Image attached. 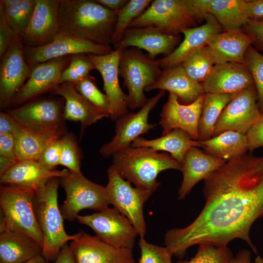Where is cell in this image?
I'll return each instance as SVG.
<instances>
[{"label": "cell", "mask_w": 263, "mask_h": 263, "mask_svg": "<svg viewBox=\"0 0 263 263\" xmlns=\"http://www.w3.org/2000/svg\"><path fill=\"white\" fill-rule=\"evenodd\" d=\"M203 193L205 204L196 218L165 234L172 254L181 259L192 245L227 246L240 239L257 255L250 232L263 217V155L245 153L226 161L204 180Z\"/></svg>", "instance_id": "cell-1"}, {"label": "cell", "mask_w": 263, "mask_h": 263, "mask_svg": "<svg viewBox=\"0 0 263 263\" xmlns=\"http://www.w3.org/2000/svg\"><path fill=\"white\" fill-rule=\"evenodd\" d=\"M117 12L95 0H61L58 9L60 29L95 44L111 46Z\"/></svg>", "instance_id": "cell-2"}, {"label": "cell", "mask_w": 263, "mask_h": 263, "mask_svg": "<svg viewBox=\"0 0 263 263\" xmlns=\"http://www.w3.org/2000/svg\"><path fill=\"white\" fill-rule=\"evenodd\" d=\"M113 165L124 179L136 187L154 192L160 186L156 179L162 171L181 170V164L167 153H158L149 147L131 146L113 155Z\"/></svg>", "instance_id": "cell-3"}, {"label": "cell", "mask_w": 263, "mask_h": 263, "mask_svg": "<svg viewBox=\"0 0 263 263\" xmlns=\"http://www.w3.org/2000/svg\"><path fill=\"white\" fill-rule=\"evenodd\" d=\"M59 177L50 179L35 190L34 207L36 219L43 237L42 255L48 261L56 259L62 247L76 237L68 235L58 205Z\"/></svg>", "instance_id": "cell-4"}, {"label": "cell", "mask_w": 263, "mask_h": 263, "mask_svg": "<svg viewBox=\"0 0 263 263\" xmlns=\"http://www.w3.org/2000/svg\"><path fill=\"white\" fill-rule=\"evenodd\" d=\"M64 105L62 97H38L9 109L7 112L23 128L51 140L60 138L67 132Z\"/></svg>", "instance_id": "cell-5"}, {"label": "cell", "mask_w": 263, "mask_h": 263, "mask_svg": "<svg viewBox=\"0 0 263 263\" xmlns=\"http://www.w3.org/2000/svg\"><path fill=\"white\" fill-rule=\"evenodd\" d=\"M35 190L1 185L0 233L20 232L34 238L42 247L43 237L34 207Z\"/></svg>", "instance_id": "cell-6"}, {"label": "cell", "mask_w": 263, "mask_h": 263, "mask_svg": "<svg viewBox=\"0 0 263 263\" xmlns=\"http://www.w3.org/2000/svg\"><path fill=\"white\" fill-rule=\"evenodd\" d=\"M162 69L156 59H152L141 50L125 48L119 64V75L128 90L127 105L134 110L142 107L148 101L145 89L153 84L161 75Z\"/></svg>", "instance_id": "cell-7"}, {"label": "cell", "mask_w": 263, "mask_h": 263, "mask_svg": "<svg viewBox=\"0 0 263 263\" xmlns=\"http://www.w3.org/2000/svg\"><path fill=\"white\" fill-rule=\"evenodd\" d=\"M60 184L66 193V199L60 207L64 219L74 221L84 209L99 211L109 207L106 187L89 180L81 172L68 170L60 178Z\"/></svg>", "instance_id": "cell-8"}, {"label": "cell", "mask_w": 263, "mask_h": 263, "mask_svg": "<svg viewBox=\"0 0 263 263\" xmlns=\"http://www.w3.org/2000/svg\"><path fill=\"white\" fill-rule=\"evenodd\" d=\"M108 181L106 187L109 205L126 216L137 230L139 237H144L147 228L144 206L151 195L150 191L132 187L112 165L107 169Z\"/></svg>", "instance_id": "cell-9"}, {"label": "cell", "mask_w": 263, "mask_h": 263, "mask_svg": "<svg viewBox=\"0 0 263 263\" xmlns=\"http://www.w3.org/2000/svg\"><path fill=\"white\" fill-rule=\"evenodd\" d=\"M196 25L187 0H154L128 28L151 26L164 34L178 35Z\"/></svg>", "instance_id": "cell-10"}, {"label": "cell", "mask_w": 263, "mask_h": 263, "mask_svg": "<svg viewBox=\"0 0 263 263\" xmlns=\"http://www.w3.org/2000/svg\"><path fill=\"white\" fill-rule=\"evenodd\" d=\"M79 223L91 227L103 241L118 248L132 249L138 232L130 220L114 207L78 215Z\"/></svg>", "instance_id": "cell-11"}, {"label": "cell", "mask_w": 263, "mask_h": 263, "mask_svg": "<svg viewBox=\"0 0 263 263\" xmlns=\"http://www.w3.org/2000/svg\"><path fill=\"white\" fill-rule=\"evenodd\" d=\"M257 100L254 84L234 94L219 117L212 137L228 131L246 134L262 114L257 104Z\"/></svg>", "instance_id": "cell-12"}, {"label": "cell", "mask_w": 263, "mask_h": 263, "mask_svg": "<svg viewBox=\"0 0 263 263\" xmlns=\"http://www.w3.org/2000/svg\"><path fill=\"white\" fill-rule=\"evenodd\" d=\"M165 91L159 90L136 113H128L116 120L115 134L113 139L104 144L100 149V154L105 157L131 146L132 142L142 134L154 128L156 124L148 122L149 115L159 100L165 95Z\"/></svg>", "instance_id": "cell-13"}, {"label": "cell", "mask_w": 263, "mask_h": 263, "mask_svg": "<svg viewBox=\"0 0 263 263\" xmlns=\"http://www.w3.org/2000/svg\"><path fill=\"white\" fill-rule=\"evenodd\" d=\"M23 45L21 36L17 35L0 59V110H5L11 106L15 95L30 76L31 68L23 57Z\"/></svg>", "instance_id": "cell-14"}, {"label": "cell", "mask_w": 263, "mask_h": 263, "mask_svg": "<svg viewBox=\"0 0 263 263\" xmlns=\"http://www.w3.org/2000/svg\"><path fill=\"white\" fill-rule=\"evenodd\" d=\"M111 46L95 44L61 31L51 42L38 47L23 45V55L30 66L61 56L75 54L104 55L111 53Z\"/></svg>", "instance_id": "cell-15"}, {"label": "cell", "mask_w": 263, "mask_h": 263, "mask_svg": "<svg viewBox=\"0 0 263 263\" xmlns=\"http://www.w3.org/2000/svg\"><path fill=\"white\" fill-rule=\"evenodd\" d=\"M72 55L31 66L30 76L15 95L11 105L18 107L47 92H53L61 83L62 73L69 66Z\"/></svg>", "instance_id": "cell-16"}, {"label": "cell", "mask_w": 263, "mask_h": 263, "mask_svg": "<svg viewBox=\"0 0 263 263\" xmlns=\"http://www.w3.org/2000/svg\"><path fill=\"white\" fill-rule=\"evenodd\" d=\"M69 247L75 263H136L132 249L114 247L82 230Z\"/></svg>", "instance_id": "cell-17"}, {"label": "cell", "mask_w": 263, "mask_h": 263, "mask_svg": "<svg viewBox=\"0 0 263 263\" xmlns=\"http://www.w3.org/2000/svg\"><path fill=\"white\" fill-rule=\"evenodd\" d=\"M123 49L115 48L108 54L96 55L87 54L94 63L95 69L100 74L110 106V116L116 120L128 113L127 94L122 91L119 82V64Z\"/></svg>", "instance_id": "cell-18"}, {"label": "cell", "mask_w": 263, "mask_h": 263, "mask_svg": "<svg viewBox=\"0 0 263 263\" xmlns=\"http://www.w3.org/2000/svg\"><path fill=\"white\" fill-rule=\"evenodd\" d=\"M205 94L200 96L193 103L185 105L181 104L175 94L169 93L160 113L159 124L162 128V135L179 129L187 132L193 140H201L198 125Z\"/></svg>", "instance_id": "cell-19"}, {"label": "cell", "mask_w": 263, "mask_h": 263, "mask_svg": "<svg viewBox=\"0 0 263 263\" xmlns=\"http://www.w3.org/2000/svg\"><path fill=\"white\" fill-rule=\"evenodd\" d=\"M60 2L61 0H36L31 21L21 36L24 46L45 45L60 33L58 9Z\"/></svg>", "instance_id": "cell-20"}, {"label": "cell", "mask_w": 263, "mask_h": 263, "mask_svg": "<svg viewBox=\"0 0 263 263\" xmlns=\"http://www.w3.org/2000/svg\"><path fill=\"white\" fill-rule=\"evenodd\" d=\"M179 35H170L161 32L150 26L128 28L120 41L114 48L123 49L134 47L147 52L150 58L155 59L159 55L166 56L170 54L179 45Z\"/></svg>", "instance_id": "cell-21"}, {"label": "cell", "mask_w": 263, "mask_h": 263, "mask_svg": "<svg viewBox=\"0 0 263 263\" xmlns=\"http://www.w3.org/2000/svg\"><path fill=\"white\" fill-rule=\"evenodd\" d=\"M253 77L243 64H216L202 83L205 94H235L252 85Z\"/></svg>", "instance_id": "cell-22"}, {"label": "cell", "mask_w": 263, "mask_h": 263, "mask_svg": "<svg viewBox=\"0 0 263 263\" xmlns=\"http://www.w3.org/2000/svg\"><path fill=\"white\" fill-rule=\"evenodd\" d=\"M205 20L201 26L182 31L184 38L176 48L169 55L156 59L162 70L180 64L193 53L207 46L211 36L222 32V27L212 15H208Z\"/></svg>", "instance_id": "cell-23"}, {"label": "cell", "mask_w": 263, "mask_h": 263, "mask_svg": "<svg viewBox=\"0 0 263 263\" xmlns=\"http://www.w3.org/2000/svg\"><path fill=\"white\" fill-rule=\"evenodd\" d=\"M226 162L198 147L189 149L181 163L183 180L178 191V199L184 200L198 183L206 179Z\"/></svg>", "instance_id": "cell-24"}, {"label": "cell", "mask_w": 263, "mask_h": 263, "mask_svg": "<svg viewBox=\"0 0 263 263\" xmlns=\"http://www.w3.org/2000/svg\"><path fill=\"white\" fill-rule=\"evenodd\" d=\"M62 170H48L38 161H19L0 177V183L5 185L23 189L36 190L53 177H61L68 172Z\"/></svg>", "instance_id": "cell-25"}, {"label": "cell", "mask_w": 263, "mask_h": 263, "mask_svg": "<svg viewBox=\"0 0 263 263\" xmlns=\"http://www.w3.org/2000/svg\"><path fill=\"white\" fill-rule=\"evenodd\" d=\"M51 94L64 98V119L80 123L81 136L86 127L105 117L103 113L78 93L72 83H62Z\"/></svg>", "instance_id": "cell-26"}, {"label": "cell", "mask_w": 263, "mask_h": 263, "mask_svg": "<svg viewBox=\"0 0 263 263\" xmlns=\"http://www.w3.org/2000/svg\"><path fill=\"white\" fill-rule=\"evenodd\" d=\"M156 89L173 94L181 104L185 105L193 103L205 94L202 83L190 78L180 64L163 70L157 81L145 91Z\"/></svg>", "instance_id": "cell-27"}, {"label": "cell", "mask_w": 263, "mask_h": 263, "mask_svg": "<svg viewBox=\"0 0 263 263\" xmlns=\"http://www.w3.org/2000/svg\"><path fill=\"white\" fill-rule=\"evenodd\" d=\"M252 43V38L241 29L214 34L207 46L212 52L216 64L234 62L244 65L245 53Z\"/></svg>", "instance_id": "cell-28"}, {"label": "cell", "mask_w": 263, "mask_h": 263, "mask_svg": "<svg viewBox=\"0 0 263 263\" xmlns=\"http://www.w3.org/2000/svg\"><path fill=\"white\" fill-rule=\"evenodd\" d=\"M42 246L25 233L6 230L0 233V262L25 263L42 253Z\"/></svg>", "instance_id": "cell-29"}, {"label": "cell", "mask_w": 263, "mask_h": 263, "mask_svg": "<svg viewBox=\"0 0 263 263\" xmlns=\"http://www.w3.org/2000/svg\"><path fill=\"white\" fill-rule=\"evenodd\" d=\"M134 148L149 147L158 151H165L181 164L185 154L192 147H201L199 141L193 140L186 132L175 129L158 138L148 140L139 137L132 143Z\"/></svg>", "instance_id": "cell-30"}, {"label": "cell", "mask_w": 263, "mask_h": 263, "mask_svg": "<svg viewBox=\"0 0 263 263\" xmlns=\"http://www.w3.org/2000/svg\"><path fill=\"white\" fill-rule=\"evenodd\" d=\"M199 141L207 153L226 161L239 157L248 150L246 134L234 131H225Z\"/></svg>", "instance_id": "cell-31"}, {"label": "cell", "mask_w": 263, "mask_h": 263, "mask_svg": "<svg viewBox=\"0 0 263 263\" xmlns=\"http://www.w3.org/2000/svg\"><path fill=\"white\" fill-rule=\"evenodd\" d=\"M244 0H210L209 13L226 31L241 30L248 21Z\"/></svg>", "instance_id": "cell-32"}, {"label": "cell", "mask_w": 263, "mask_h": 263, "mask_svg": "<svg viewBox=\"0 0 263 263\" xmlns=\"http://www.w3.org/2000/svg\"><path fill=\"white\" fill-rule=\"evenodd\" d=\"M234 94H205L199 121L201 140L212 137L214 126L224 108Z\"/></svg>", "instance_id": "cell-33"}, {"label": "cell", "mask_w": 263, "mask_h": 263, "mask_svg": "<svg viewBox=\"0 0 263 263\" xmlns=\"http://www.w3.org/2000/svg\"><path fill=\"white\" fill-rule=\"evenodd\" d=\"M12 134L18 161H38L42 150L50 141L23 128L17 122Z\"/></svg>", "instance_id": "cell-34"}, {"label": "cell", "mask_w": 263, "mask_h": 263, "mask_svg": "<svg viewBox=\"0 0 263 263\" xmlns=\"http://www.w3.org/2000/svg\"><path fill=\"white\" fill-rule=\"evenodd\" d=\"M215 64L214 56L207 45L193 53L180 64L190 78L201 83L207 77Z\"/></svg>", "instance_id": "cell-35"}, {"label": "cell", "mask_w": 263, "mask_h": 263, "mask_svg": "<svg viewBox=\"0 0 263 263\" xmlns=\"http://www.w3.org/2000/svg\"><path fill=\"white\" fill-rule=\"evenodd\" d=\"M151 1L129 0L123 8L117 11L112 44L114 46L120 41L132 21L146 10Z\"/></svg>", "instance_id": "cell-36"}, {"label": "cell", "mask_w": 263, "mask_h": 263, "mask_svg": "<svg viewBox=\"0 0 263 263\" xmlns=\"http://www.w3.org/2000/svg\"><path fill=\"white\" fill-rule=\"evenodd\" d=\"M36 3V0H21L11 7L4 8L7 22L16 35L21 36L27 28Z\"/></svg>", "instance_id": "cell-37"}, {"label": "cell", "mask_w": 263, "mask_h": 263, "mask_svg": "<svg viewBox=\"0 0 263 263\" xmlns=\"http://www.w3.org/2000/svg\"><path fill=\"white\" fill-rule=\"evenodd\" d=\"M76 90L105 114L110 116V106L105 94L98 88L96 79L90 74L73 84Z\"/></svg>", "instance_id": "cell-38"}, {"label": "cell", "mask_w": 263, "mask_h": 263, "mask_svg": "<svg viewBox=\"0 0 263 263\" xmlns=\"http://www.w3.org/2000/svg\"><path fill=\"white\" fill-rule=\"evenodd\" d=\"M195 256L189 261L180 260L177 263H227L233 257L227 246H216L209 244H198Z\"/></svg>", "instance_id": "cell-39"}, {"label": "cell", "mask_w": 263, "mask_h": 263, "mask_svg": "<svg viewBox=\"0 0 263 263\" xmlns=\"http://www.w3.org/2000/svg\"><path fill=\"white\" fill-rule=\"evenodd\" d=\"M62 147L59 165L69 170L81 172L82 155L75 136L67 132L61 137Z\"/></svg>", "instance_id": "cell-40"}, {"label": "cell", "mask_w": 263, "mask_h": 263, "mask_svg": "<svg viewBox=\"0 0 263 263\" xmlns=\"http://www.w3.org/2000/svg\"><path fill=\"white\" fill-rule=\"evenodd\" d=\"M95 69V67L87 54L79 53L72 55L70 63L62 72L61 83L68 82L74 84Z\"/></svg>", "instance_id": "cell-41"}, {"label": "cell", "mask_w": 263, "mask_h": 263, "mask_svg": "<svg viewBox=\"0 0 263 263\" xmlns=\"http://www.w3.org/2000/svg\"><path fill=\"white\" fill-rule=\"evenodd\" d=\"M244 65L249 70L254 80L260 111L263 113V55L252 45L245 55Z\"/></svg>", "instance_id": "cell-42"}, {"label": "cell", "mask_w": 263, "mask_h": 263, "mask_svg": "<svg viewBox=\"0 0 263 263\" xmlns=\"http://www.w3.org/2000/svg\"><path fill=\"white\" fill-rule=\"evenodd\" d=\"M138 245L141 251L139 263H172V254L167 246H160L140 237Z\"/></svg>", "instance_id": "cell-43"}, {"label": "cell", "mask_w": 263, "mask_h": 263, "mask_svg": "<svg viewBox=\"0 0 263 263\" xmlns=\"http://www.w3.org/2000/svg\"><path fill=\"white\" fill-rule=\"evenodd\" d=\"M61 137L50 140L39 156L38 161L48 170H54L56 167L59 165L62 147Z\"/></svg>", "instance_id": "cell-44"}, {"label": "cell", "mask_w": 263, "mask_h": 263, "mask_svg": "<svg viewBox=\"0 0 263 263\" xmlns=\"http://www.w3.org/2000/svg\"><path fill=\"white\" fill-rule=\"evenodd\" d=\"M17 35L7 22L4 5L0 0V59L3 56Z\"/></svg>", "instance_id": "cell-45"}, {"label": "cell", "mask_w": 263, "mask_h": 263, "mask_svg": "<svg viewBox=\"0 0 263 263\" xmlns=\"http://www.w3.org/2000/svg\"><path fill=\"white\" fill-rule=\"evenodd\" d=\"M242 30L252 39V45L263 52V20H248Z\"/></svg>", "instance_id": "cell-46"}, {"label": "cell", "mask_w": 263, "mask_h": 263, "mask_svg": "<svg viewBox=\"0 0 263 263\" xmlns=\"http://www.w3.org/2000/svg\"><path fill=\"white\" fill-rule=\"evenodd\" d=\"M246 135L248 150L250 152L259 148L263 147V113L248 130Z\"/></svg>", "instance_id": "cell-47"}, {"label": "cell", "mask_w": 263, "mask_h": 263, "mask_svg": "<svg viewBox=\"0 0 263 263\" xmlns=\"http://www.w3.org/2000/svg\"><path fill=\"white\" fill-rule=\"evenodd\" d=\"M0 157L16 163L19 161L16 155L13 134H0Z\"/></svg>", "instance_id": "cell-48"}, {"label": "cell", "mask_w": 263, "mask_h": 263, "mask_svg": "<svg viewBox=\"0 0 263 263\" xmlns=\"http://www.w3.org/2000/svg\"><path fill=\"white\" fill-rule=\"evenodd\" d=\"M189 8L195 20L205 19L209 15L210 0H187Z\"/></svg>", "instance_id": "cell-49"}, {"label": "cell", "mask_w": 263, "mask_h": 263, "mask_svg": "<svg viewBox=\"0 0 263 263\" xmlns=\"http://www.w3.org/2000/svg\"><path fill=\"white\" fill-rule=\"evenodd\" d=\"M245 11L248 20L263 18V0H245Z\"/></svg>", "instance_id": "cell-50"}, {"label": "cell", "mask_w": 263, "mask_h": 263, "mask_svg": "<svg viewBox=\"0 0 263 263\" xmlns=\"http://www.w3.org/2000/svg\"><path fill=\"white\" fill-rule=\"evenodd\" d=\"M16 122L7 113H0V134H13Z\"/></svg>", "instance_id": "cell-51"}, {"label": "cell", "mask_w": 263, "mask_h": 263, "mask_svg": "<svg viewBox=\"0 0 263 263\" xmlns=\"http://www.w3.org/2000/svg\"><path fill=\"white\" fill-rule=\"evenodd\" d=\"M54 263H75L69 245L65 244L61 249Z\"/></svg>", "instance_id": "cell-52"}, {"label": "cell", "mask_w": 263, "mask_h": 263, "mask_svg": "<svg viewBox=\"0 0 263 263\" xmlns=\"http://www.w3.org/2000/svg\"><path fill=\"white\" fill-rule=\"evenodd\" d=\"M95 1L106 8L118 11L128 3L129 0H95Z\"/></svg>", "instance_id": "cell-53"}, {"label": "cell", "mask_w": 263, "mask_h": 263, "mask_svg": "<svg viewBox=\"0 0 263 263\" xmlns=\"http://www.w3.org/2000/svg\"><path fill=\"white\" fill-rule=\"evenodd\" d=\"M227 263H252L251 253L247 249H242Z\"/></svg>", "instance_id": "cell-54"}, {"label": "cell", "mask_w": 263, "mask_h": 263, "mask_svg": "<svg viewBox=\"0 0 263 263\" xmlns=\"http://www.w3.org/2000/svg\"><path fill=\"white\" fill-rule=\"evenodd\" d=\"M25 263H49L47 260L42 254H39Z\"/></svg>", "instance_id": "cell-55"}, {"label": "cell", "mask_w": 263, "mask_h": 263, "mask_svg": "<svg viewBox=\"0 0 263 263\" xmlns=\"http://www.w3.org/2000/svg\"><path fill=\"white\" fill-rule=\"evenodd\" d=\"M2 2L4 8L11 7L20 1L21 0H0Z\"/></svg>", "instance_id": "cell-56"}, {"label": "cell", "mask_w": 263, "mask_h": 263, "mask_svg": "<svg viewBox=\"0 0 263 263\" xmlns=\"http://www.w3.org/2000/svg\"><path fill=\"white\" fill-rule=\"evenodd\" d=\"M254 263H263V257L257 256Z\"/></svg>", "instance_id": "cell-57"}, {"label": "cell", "mask_w": 263, "mask_h": 263, "mask_svg": "<svg viewBox=\"0 0 263 263\" xmlns=\"http://www.w3.org/2000/svg\"><path fill=\"white\" fill-rule=\"evenodd\" d=\"M0 263H2V262H0Z\"/></svg>", "instance_id": "cell-58"}, {"label": "cell", "mask_w": 263, "mask_h": 263, "mask_svg": "<svg viewBox=\"0 0 263 263\" xmlns=\"http://www.w3.org/2000/svg\"></svg>", "instance_id": "cell-59"}]
</instances>
